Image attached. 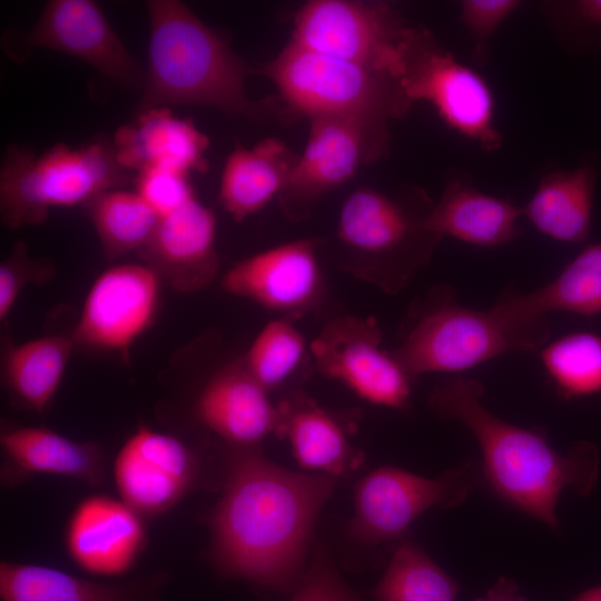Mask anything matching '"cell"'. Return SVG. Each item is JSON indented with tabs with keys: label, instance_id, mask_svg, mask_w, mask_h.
Here are the masks:
<instances>
[{
	"label": "cell",
	"instance_id": "cell-1",
	"mask_svg": "<svg viewBox=\"0 0 601 601\" xmlns=\"http://www.w3.org/2000/svg\"><path fill=\"white\" fill-rule=\"evenodd\" d=\"M335 477L286 470L255 447H235L210 515V554L228 578L285 591L296 587L314 523Z\"/></svg>",
	"mask_w": 601,
	"mask_h": 601
},
{
	"label": "cell",
	"instance_id": "cell-2",
	"mask_svg": "<svg viewBox=\"0 0 601 601\" xmlns=\"http://www.w3.org/2000/svg\"><path fill=\"white\" fill-rule=\"evenodd\" d=\"M483 385L455 377L440 383L430 396L435 412L466 426L476 439L483 474L510 505L558 531L556 506L561 493H588L597 479L598 455L589 444L569 454L555 451L533 430L497 417L483 404Z\"/></svg>",
	"mask_w": 601,
	"mask_h": 601
},
{
	"label": "cell",
	"instance_id": "cell-3",
	"mask_svg": "<svg viewBox=\"0 0 601 601\" xmlns=\"http://www.w3.org/2000/svg\"><path fill=\"white\" fill-rule=\"evenodd\" d=\"M150 38L148 66L137 112L167 105H197L254 122L293 114L280 99L254 100L246 79L260 73L184 3H147ZM288 119V118H287Z\"/></svg>",
	"mask_w": 601,
	"mask_h": 601
},
{
	"label": "cell",
	"instance_id": "cell-4",
	"mask_svg": "<svg viewBox=\"0 0 601 601\" xmlns=\"http://www.w3.org/2000/svg\"><path fill=\"white\" fill-rule=\"evenodd\" d=\"M114 141L96 137L79 147L57 144L40 155L10 145L0 167V214L10 228L38 225L56 207H85L104 191L134 180Z\"/></svg>",
	"mask_w": 601,
	"mask_h": 601
},
{
	"label": "cell",
	"instance_id": "cell-5",
	"mask_svg": "<svg viewBox=\"0 0 601 601\" xmlns=\"http://www.w3.org/2000/svg\"><path fill=\"white\" fill-rule=\"evenodd\" d=\"M546 318L512 319L494 307L476 311L460 305L442 288L411 318L402 344L392 354L412 377L460 372L511 352H528L549 339Z\"/></svg>",
	"mask_w": 601,
	"mask_h": 601
},
{
	"label": "cell",
	"instance_id": "cell-6",
	"mask_svg": "<svg viewBox=\"0 0 601 601\" xmlns=\"http://www.w3.org/2000/svg\"><path fill=\"white\" fill-rule=\"evenodd\" d=\"M294 115L365 116L383 121L411 107L398 79L357 63L316 52L289 40L262 70Z\"/></svg>",
	"mask_w": 601,
	"mask_h": 601
},
{
	"label": "cell",
	"instance_id": "cell-7",
	"mask_svg": "<svg viewBox=\"0 0 601 601\" xmlns=\"http://www.w3.org/2000/svg\"><path fill=\"white\" fill-rule=\"evenodd\" d=\"M427 213L415 216L398 199L361 186L343 203L336 240L351 266L397 290L426 264L441 239L425 228Z\"/></svg>",
	"mask_w": 601,
	"mask_h": 601
},
{
	"label": "cell",
	"instance_id": "cell-8",
	"mask_svg": "<svg viewBox=\"0 0 601 601\" xmlns=\"http://www.w3.org/2000/svg\"><path fill=\"white\" fill-rule=\"evenodd\" d=\"M411 28L383 2L313 0L296 12L290 41L400 81Z\"/></svg>",
	"mask_w": 601,
	"mask_h": 601
},
{
	"label": "cell",
	"instance_id": "cell-9",
	"mask_svg": "<svg viewBox=\"0 0 601 601\" xmlns=\"http://www.w3.org/2000/svg\"><path fill=\"white\" fill-rule=\"evenodd\" d=\"M307 144L278 196L292 220L309 216L327 193L343 186L362 165L387 155V122L365 116L324 115L309 118Z\"/></svg>",
	"mask_w": 601,
	"mask_h": 601
},
{
	"label": "cell",
	"instance_id": "cell-10",
	"mask_svg": "<svg viewBox=\"0 0 601 601\" xmlns=\"http://www.w3.org/2000/svg\"><path fill=\"white\" fill-rule=\"evenodd\" d=\"M401 88L412 105L431 102L441 118L486 150L502 138L492 124L493 97L484 79L442 48L424 28L412 27L404 52Z\"/></svg>",
	"mask_w": 601,
	"mask_h": 601
},
{
	"label": "cell",
	"instance_id": "cell-11",
	"mask_svg": "<svg viewBox=\"0 0 601 601\" xmlns=\"http://www.w3.org/2000/svg\"><path fill=\"white\" fill-rule=\"evenodd\" d=\"M474 485L475 473L470 463L433 479L400 467H378L355 486L351 533L370 544L398 538L427 510L462 504Z\"/></svg>",
	"mask_w": 601,
	"mask_h": 601
},
{
	"label": "cell",
	"instance_id": "cell-12",
	"mask_svg": "<svg viewBox=\"0 0 601 601\" xmlns=\"http://www.w3.org/2000/svg\"><path fill=\"white\" fill-rule=\"evenodd\" d=\"M309 352L323 375L343 383L361 398L396 410L407 407L411 376L382 348L373 318L331 319L309 344Z\"/></svg>",
	"mask_w": 601,
	"mask_h": 601
},
{
	"label": "cell",
	"instance_id": "cell-13",
	"mask_svg": "<svg viewBox=\"0 0 601 601\" xmlns=\"http://www.w3.org/2000/svg\"><path fill=\"white\" fill-rule=\"evenodd\" d=\"M161 283L145 263L104 270L92 283L71 334L76 346L127 354L156 317Z\"/></svg>",
	"mask_w": 601,
	"mask_h": 601
},
{
	"label": "cell",
	"instance_id": "cell-14",
	"mask_svg": "<svg viewBox=\"0 0 601 601\" xmlns=\"http://www.w3.org/2000/svg\"><path fill=\"white\" fill-rule=\"evenodd\" d=\"M36 48L75 57L119 85L144 87V69L93 1H49L39 20L22 35L20 46L9 52L20 58L22 50Z\"/></svg>",
	"mask_w": 601,
	"mask_h": 601
},
{
	"label": "cell",
	"instance_id": "cell-15",
	"mask_svg": "<svg viewBox=\"0 0 601 601\" xmlns=\"http://www.w3.org/2000/svg\"><path fill=\"white\" fill-rule=\"evenodd\" d=\"M197 472V459L181 440L142 424L121 445L112 467L119 499L144 518L175 506Z\"/></svg>",
	"mask_w": 601,
	"mask_h": 601
},
{
	"label": "cell",
	"instance_id": "cell-16",
	"mask_svg": "<svg viewBox=\"0 0 601 601\" xmlns=\"http://www.w3.org/2000/svg\"><path fill=\"white\" fill-rule=\"evenodd\" d=\"M221 285L283 317L302 316L323 292L317 242L296 239L244 258L225 273Z\"/></svg>",
	"mask_w": 601,
	"mask_h": 601
},
{
	"label": "cell",
	"instance_id": "cell-17",
	"mask_svg": "<svg viewBox=\"0 0 601 601\" xmlns=\"http://www.w3.org/2000/svg\"><path fill=\"white\" fill-rule=\"evenodd\" d=\"M147 543L144 516L121 499L92 494L70 515L65 544L70 559L83 571L102 577L126 573Z\"/></svg>",
	"mask_w": 601,
	"mask_h": 601
},
{
	"label": "cell",
	"instance_id": "cell-18",
	"mask_svg": "<svg viewBox=\"0 0 601 601\" xmlns=\"http://www.w3.org/2000/svg\"><path fill=\"white\" fill-rule=\"evenodd\" d=\"M215 235L214 213L194 198L161 217L138 254L174 289L197 292L208 286L218 272Z\"/></svg>",
	"mask_w": 601,
	"mask_h": 601
},
{
	"label": "cell",
	"instance_id": "cell-19",
	"mask_svg": "<svg viewBox=\"0 0 601 601\" xmlns=\"http://www.w3.org/2000/svg\"><path fill=\"white\" fill-rule=\"evenodd\" d=\"M195 413L208 430L235 447H255L277 434L280 413L242 359L217 371L201 388Z\"/></svg>",
	"mask_w": 601,
	"mask_h": 601
},
{
	"label": "cell",
	"instance_id": "cell-20",
	"mask_svg": "<svg viewBox=\"0 0 601 601\" xmlns=\"http://www.w3.org/2000/svg\"><path fill=\"white\" fill-rule=\"evenodd\" d=\"M118 162L129 171L164 168L188 174L205 173L208 137L190 118L175 116L168 107L137 112L134 121L112 138Z\"/></svg>",
	"mask_w": 601,
	"mask_h": 601
},
{
	"label": "cell",
	"instance_id": "cell-21",
	"mask_svg": "<svg viewBox=\"0 0 601 601\" xmlns=\"http://www.w3.org/2000/svg\"><path fill=\"white\" fill-rule=\"evenodd\" d=\"M4 479L10 482L49 474L99 485L105 456L93 442L69 439L41 426H6L0 434Z\"/></svg>",
	"mask_w": 601,
	"mask_h": 601
},
{
	"label": "cell",
	"instance_id": "cell-22",
	"mask_svg": "<svg viewBox=\"0 0 601 601\" xmlns=\"http://www.w3.org/2000/svg\"><path fill=\"white\" fill-rule=\"evenodd\" d=\"M298 156L276 137L250 148L237 142L223 169L218 201L234 220L246 219L278 198Z\"/></svg>",
	"mask_w": 601,
	"mask_h": 601
},
{
	"label": "cell",
	"instance_id": "cell-23",
	"mask_svg": "<svg viewBox=\"0 0 601 601\" xmlns=\"http://www.w3.org/2000/svg\"><path fill=\"white\" fill-rule=\"evenodd\" d=\"M522 214L523 209L506 200L453 180L428 210L424 226L441 238L451 236L477 246H495L518 237Z\"/></svg>",
	"mask_w": 601,
	"mask_h": 601
},
{
	"label": "cell",
	"instance_id": "cell-24",
	"mask_svg": "<svg viewBox=\"0 0 601 601\" xmlns=\"http://www.w3.org/2000/svg\"><path fill=\"white\" fill-rule=\"evenodd\" d=\"M155 589V583H105L39 564H0L2 601H156Z\"/></svg>",
	"mask_w": 601,
	"mask_h": 601
},
{
	"label": "cell",
	"instance_id": "cell-25",
	"mask_svg": "<svg viewBox=\"0 0 601 601\" xmlns=\"http://www.w3.org/2000/svg\"><path fill=\"white\" fill-rule=\"evenodd\" d=\"M277 435L286 437L299 466L332 477L357 465V456L338 421L307 397L296 395L279 406Z\"/></svg>",
	"mask_w": 601,
	"mask_h": 601
},
{
	"label": "cell",
	"instance_id": "cell-26",
	"mask_svg": "<svg viewBox=\"0 0 601 601\" xmlns=\"http://www.w3.org/2000/svg\"><path fill=\"white\" fill-rule=\"evenodd\" d=\"M76 344L71 336L48 335L10 346L2 363V380L22 407L42 414L62 381Z\"/></svg>",
	"mask_w": 601,
	"mask_h": 601
},
{
	"label": "cell",
	"instance_id": "cell-27",
	"mask_svg": "<svg viewBox=\"0 0 601 601\" xmlns=\"http://www.w3.org/2000/svg\"><path fill=\"white\" fill-rule=\"evenodd\" d=\"M494 307L512 319L545 318L566 311L583 315L601 312V243L582 250L552 282L524 295L500 300Z\"/></svg>",
	"mask_w": 601,
	"mask_h": 601
},
{
	"label": "cell",
	"instance_id": "cell-28",
	"mask_svg": "<svg viewBox=\"0 0 601 601\" xmlns=\"http://www.w3.org/2000/svg\"><path fill=\"white\" fill-rule=\"evenodd\" d=\"M594 175L588 167L546 175L523 214L544 235L570 243L583 242L591 221Z\"/></svg>",
	"mask_w": 601,
	"mask_h": 601
},
{
	"label": "cell",
	"instance_id": "cell-29",
	"mask_svg": "<svg viewBox=\"0 0 601 601\" xmlns=\"http://www.w3.org/2000/svg\"><path fill=\"white\" fill-rule=\"evenodd\" d=\"M107 260L138 252L151 237L159 216L135 190L101 193L85 206Z\"/></svg>",
	"mask_w": 601,
	"mask_h": 601
},
{
	"label": "cell",
	"instance_id": "cell-30",
	"mask_svg": "<svg viewBox=\"0 0 601 601\" xmlns=\"http://www.w3.org/2000/svg\"><path fill=\"white\" fill-rule=\"evenodd\" d=\"M459 583L415 542L404 540L372 591L374 601H456Z\"/></svg>",
	"mask_w": 601,
	"mask_h": 601
},
{
	"label": "cell",
	"instance_id": "cell-31",
	"mask_svg": "<svg viewBox=\"0 0 601 601\" xmlns=\"http://www.w3.org/2000/svg\"><path fill=\"white\" fill-rule=\"evenodd\" d=\"M540 357L563 397H581L601 392L600 334H568L546 345Z\"/></svg>",
	"mask_w": 601,
	"mask_h": 601
},
{
	"label": "cell",
	"instance_id": "cell-32",
	"mask_svg": "<svg viewBox=\"0 0 601 601\" xmlns=\"http://www.w3.org/2000/svg\"><path fill=\"white\" fill-rule=\"evenodd\" d=\"M306 353L304 335L290 318L283 317L264 325L242 362L248 373L269 392L296 372Z\"/></svg>",
	"mask_w": 601,
	"mask_h": 601
},
{
	"label": "cell",
	"instance_id": "cell-33",
	"mask_svg": "<svg viewBox=\"0 0 601 601\" xmlns=\"http://www.w3.org/2000/svg\"><path fill=\"white\" fill-rule=\"evenodd\" d=\"M189 175L164 168H148L137 173L136 191L154 209L165 217L196 198Z\"/></svg>",
	"mask_w": 601,
	"mask_h": 601
},
{
	"label": "cell",
	"instance_id": "cell-34",
	"mask_svg": "<svg viewBox=\"0 0 601 601\" xmlns=\"http://www.w3.org/2000/svg\"><path fill=\"white\" fill-rule=\"evenodd\" d=\"M289 601L365 600L343 580L329 553L316 546L309 566Z\"/></svg>",
	"mask_w": 601,
	"mask_h": 601
},
{
	"label": "cell",
	"instance_id": "cell-35",
	"mask_svg": "<svg viewBox=\"0 0 601 601\" xmlns=\"http://www.w3.org/2000/svg\"><path fill=\"white\" fill-rule=\"evenodd\" d=\"M52 274V264L29 258L26 243H17L11 254L0 264V319L8 318L27 284L48 280Z\"/></svg>",
	"mask_w": 601,
	"mask_h": 601
},
{
	"label": "cell",
	"instance_id": "cell-36",
	"mask_svg": "<svg viewBox=\"0 0 601 601\" xmlns=\"http://www.w3.org/2000/svg\"><path fill=\"white\" fill-rule=\"evenodd\" d=\"M515 0H466L461 4V17L475 46V60H486V41L495 29L519 7Z\"/></svg>",
	"mask_w": 601,
	"mask_h": 601
},
{
	"label": "cell",
	"instance_id": "cell-37",
	"mask_svg": "<svg viewBox=\"0 0 601 601\" xmlns=\"http://www.w3.org/2000/svg\"><path fill=\"white\" fill-rule=\"evenodd\" d=\"M474 601H526L519 593L516 584L505 578L499 579L496 583L487 591L485 598H479Z\"/></svg>",
	"mask_w": 601,
	"mask_h": 601
},
{
	"label": "cell",
	"instance_id": "cell-38",
	"mask_svg": "<svg viewBox=\"0 0 601 601\" xmlns=\"http://www.w3.org/2000/svg\"><path fill=\"white\" fill-rule=\"evenodd\" d=\"M580 17L592 24L601 26V0H583L577 3Z\"/></svg>",
	"mask_w": 601,
	"mask_h": 601
},
{
	"label": "cell",
	"instance_id": "cell-39",
	"mask_svg": "<svg viewBox=\"0 0 601 601\" xmlns=\"http://www.w3.org/2000/svg\"><path fill=\"white\" fill-rule=\"evenodd\" d=\"M570 601H601V585L588 589Z\"/></svg>",
	"mask_w": 601,
	"mask_h": 601
}]
</instances>
